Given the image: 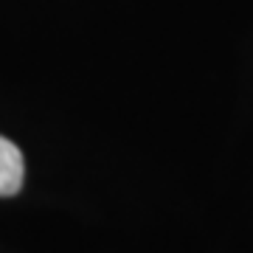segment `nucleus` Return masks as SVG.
<instances>
[{
  "mask_svg": "<svg viewBox=\"0 0 253 253\" xmlns=\"http://www.w3.org/2000/svg\"><path fill=\"white\" fill-rule=\"evenodd\" d=\"M23 177H26L23 152L11 144L9 138L0 135V197L17 194L23 189Z\"/></svg>",
  "mask_w": 253,
  "mask_h": 253,
  "instance_id": "1",
  "label": "nucleus"
}]
</instances>
